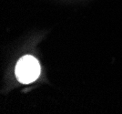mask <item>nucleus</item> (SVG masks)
Masks as SVG:
<instances>
[{
    "label": "nucleus",
    "mask_w": 122,
    "mask_h": 114,
    "mask_svg": "<svg viewBox=\"0 0 122 114\" xmlns=\"http://www.w3.org/2000/svg\"><path fill=\"white\" fill-rule=\"evenodd\" d=\"M40 65L35 57L30 55L21 57L16 63L15 73L18 81L23 84H29L35 81L40 75Z\"/></svg>",
    "instance_id": "nucleus-1"
}]
</instances>
